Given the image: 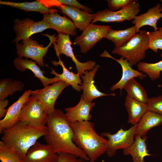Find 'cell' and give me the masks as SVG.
I'll use <instances>...</instances> for the list:
<instances>
[{"instance_id":"cell-12","label":"cell","mask_w":162,"mask_h":162,"mask_svg":"<svg viewBox=\"0 0 162 162\" xmlns=\"http://www.w3.org/2000/svg\"><path fill=\"white\" fill-rule=\"evenodd\" d=\"M14 22L13 29L16 37L13 41V43L27 40L34 34L50 28L46 22L43 20L36 22L27 18L23 20L16 19Z\"/></svg>"},{"instance_id":"cell-20","label":"cell","mask_w":162,"mask_h":162,"mask_svg":"<svg viewBox=\"0 0 162 162\" xmlns=\"http://www.w3.org/2000/svg\"><path fill=\"white\" fill-rule=\"evenodd\" d=\"M35 61L29 60L27 58L24 59L20 57H17L14 61V64L16 68L21 72L25 71L27 69L31 70L42 82L44 87L50 84H52L61 81L58 78L55 76L49 78L44 75V72L36 64Z\"/></svg>"},{"instance_id":"cell-28","label":"cell","mask_w":162,"mask_h":162,"mask_svg":"<svg viewBox=\"0 0 162 162\" xmlns=\"http://www.w3.org/2000/svg\"><path fill=\"white\" fill-rule=\"evenodd\" d=\"M123 89L127 95L140 102L146 103L148 99L146 91L134 78L131 79L124 85Z\"/></svg>"},{"instance_id":"cell-3","label":"cell","mask_w":162,"mask_h":162,"mask_svg":"<svg viewBox=\"0 0 162 162\" xmlns=\"http://www.w3.org/2000/svg\"><path fill=\"white\" fill-rule=\"evenodd\" d=\"M69 123L74 132L73 142L85 153L90 162H95L106 153L108 140L97 134L94 123L89 121Z\"/></svg>"},{"instance_id":"cell-32","label":"cell","mask_w":162,"mask_h":162,"mask_svg":"<svg viewBox=\"0 0 162 162\" xmlns=\"http://www.w3.org/2000/svg\"><path fill=\"white\" fill-rule=\"evenodd\" d=\"M0 160L2 162H23L16 153L1 141H0Z\"/></svg>"},{"instance_id":"cell-6","label":"cell","mask_w":162,"mask_h":162,"mask_svg":"<svg viewBox=\"0 0 162 162\" xmlns=\"http://www.w3.org/2000/svg\"><path fill=\"white\" fill-rule=\"evenodd\" d=\"M47 116L40 102L31 95L23 106L19 122L33 125H45Z\"/></svg>"},{"instance_id":"cell-26","label":"cell","mask_w":162,"mask_h":162,"mask_svg":"<svg viewBox=\"0 0 162 162\" xmlns=\"http://www.w3.org/2000/svg\"><path fill=\"white\" fill-rule=\"evenodd\" d=\"M136 33L134 25L124 30H116L110 28L107 31L105 38L112 41L115 47H120L128 42Z\"/></svg>"},{"instance_id":"cell-24","label":"cell","mask_w":162,"mask_h":162,"mask_svg":"<svg viewBox=\"0 0 162 162\" xmlns=\"http://www.w3.org/2000/svg\"><path fill=\"white\" fill-rule=\"evenodd\" d=\"M162 124V116L148 110L136 124L134 136L143 137L152 128Z\"/></svg>"},{"instance_id":"cell-29","label":"cell","mask_w":162,"mask_h":162,"mask_svg":"<svg viewBox=\"0 0 162 162\" xmlns=\"http://www.w3.org/2000/svg\"><path fill=\"white\" fill-rule=\"evenodd\" d=\"M24 89V85L20 81L8 78L0 80V100L6 99L9 95L12 96L16 91Z\"/></svg>"},{"instance_id":"cell-15","label":"cell","mask_w":162,"mask_h":162,"mask_svg":"<svg viewBox=\"0 0 162 162\" xmlns=\"http://www.w3.org/2000/svg\"><path fill=\"white\" fill-rule=\"evenodd\" d=\"M58 155L49 145L38 142L27 152L23 162H57Z\"/></svg>"},{"instance_id":"cell-33","label":"cell","mask_w":162,"mask_h":162,"mask_svg":"<svg viewBox=\"0 0 162 162\" xmlns=\"http://www.w3.org/2000/svg\"><path fill=\"white\" fill-rule=\"evenodd\" d=\"M146 104L148 110L162 116V95L149 98Z\"/></svg>"},{"instance_id":"cell-19","label":"cell","mask_w":162,"mask_h":162,"mask_svg":"<svg viewBox=\"0 0 162 162\" xmlns=\"http://www.w3.org/2000/svg\"><path fill=\"white\" fill-rule=\"evenodd\" d=\"M58 8L63 13L72 20L76 28L80 31H83L93 20V14L78 8L63 4L60 5Z\"/></svg>"},{"instance_id":"cell-4","label":"cell","mask_w":162,"mask_h":162,"mask_svg":"<svg viewBox=\"0 0 162 162\" xmlns=\"http://www.w3.org/2000/svg\"><path fill=\"white\" fill-rule=\"evenodd\" d=\"M149 32L141 30L128 42L120 47H115L112 51L127 60L132 66L143 60L148 49Z\"/></svg>"},{"instance_id":"cell-22","label":"cell","mask_w":162,"mask_h":162,"mask_svg":"<svg viewBox=\"0 0 162 162\" xmlns=\"http://www.w3.org/2000/svg\"><path fill=\"white\" fill-rule=\"evenodd\" d=\"M124 106L128 114V123L134 126L148 110L146 103L137 101L127 95Z\"/></svg>"},{"instance_id":"cell-27","label":"cell","mask_w":162,"mask_h":162,"mask_svg":"<svg viewBox=\"0 0 162 162\" xmlns=\"http://www.w3.org/2000/svg\"><path fill=\"white\" fill-rule=\"evenodd\" d=\"M1 4L10 6L26 11H32L40 12L43 14L57 12L56 9H51L45 6L39 0L32 2H15L0 1Z\"/></svg>"},{"instance_id":"cell-10","label":"cell","mask_w":162,"mask_h":162,"mask_svg":"<svg viewBox=\"0 0 162 162\" xmlns=\"http://www.w3.org/2000/svg\"><path fill=\"white\" fill-rule=\"evenodd\" d=\"M136 125L132 126L127 130L121 128L116 133L112 134L103 132L100 135L108 138V148L106 154L109 157L114 156L118 150L124 149L130 146L134 140Z\"/></svg>"},{"instance_id":"cell-21","label":"cell","mask_w":162,"mask_h":162,"mask_svg":"<svg viewBox=\"0 0 162 162\" xmlns=\"http://www.w3.org/2000/svg\"><path fill=\"white\" fill-rule=\"evenodd\" d=\"M162 4L160 3L152 8H150L146 13L136 16L132 22L136 28V33H139L140 29L146 26H152L156 31L159 28L157 26L158 20L162 17Z\"/></svg>"},{"instance_id":"cell-16","label":"cell","mask_w":162,"mask_h":162,"mask_svg":"<svg viewBox=\"0 0 162 162\" xmlns=\"http://www.w3.org/2000/svg\"><path fill=\"white\" fill-rule=\"evenodd\" d=\"M42 20L46 22L50 28L56 30L58 34L73 36L77 34L76 28L73 22L60 15L57 11L44 14Z\"/></svg>"},{"instance_id":"cell-5","label":"cell","mask_w":162,"mask_h":162,"mask_svg":"<svg viewBox=\"0 0 162 162\" xmlns=\"http://www.w3.org/2000/svg\"><path fill=\"white\" fill-rule=\"evenodd\" d=\"M47 36L50 40L49 44L45 47L43 44H39L32 37L22 40V44L15 43L18 57H25L29 58L38 63L39 66L44 67L45 64L44 62V57L45 56L49 48L56 40L55 34L50 35L44 34Z\"/></svg>"},{"instance_id":"cell-7","label":"cell","mask_w":162,"mask_h":162,"mask_svg":"<svg viewBox=\"0 0 162 162\" xmlns=\"http://www.w3.org/2000/svg\"><path fill=\"white\" fill-rule=\"evenodd\" d=\"M137 0L130 5L118 11H113L106 8L93 14L91 23L97 21L104 22H122L125 20H134L140 11V5Z\"/></svg>"},{"instance_id":"cell-14","label":"cell","mask_w":162,"mask_h":162,"mask_svg":"<svg viewBox=\"0 0 162 162\" xmlns=\"http://www.w3.org/2000/svg\"><path fill=\"white\" fill-rule=\"evenodd\" d=\"M32 90L25 91L18 99L8 109L5 117L0 121V133L10 128L19 122V117L24 103L29 99Z\"/></svg>"},{"instance_id":"cell-8","label":"cell","mask_w":162,"mask_h":162,"mask_svg":"<svg viewBox=\"0 0 162 162\" xmlns=\"http://www.w3.org/2000/svg\"><path fill=\"white\" fill-rule=\"evenodd\" d=\"M56 38L53 43L56 55L59 58V55L61 54L70 57L74 63L77 73L80 74V77L86 71L91 70L96 66V63L94 61L89 60L82 63L76 59L73 50L69 35L58 34Z\"/></svg>"},{"instance_id":"cell-23","label":"cell","mask_w":162,"mask_h":162,"mask_svg":"<svg viewBox=\"0 0 162 162\" xmlns=\"http://www.w3.org/2000/svg\"><path fill=\"white\" fill-rule=\"evenodd\" d=\"M134 140L132 144L128 147L123 149L124 155H130L132 157L133 162H145L144 158L151 155L148 153L146 142V136L142 137L134 136Z\"/></svg>"},{"instance_id":"cell-1","label":"cell","mask_w":162,"mask_h":162,"mask_svg":"<svg viewBox=\"0 0 162 162\" xmlns=\"http://www.w3.org/2000/svg\"><path fill=\"white\" fill-rule=\"evenodd\" d=\"M46 124L48 131L44 139L55 153H70L86 161L89 160L85 153L73 142V130L61 110L55 109L48 115Z\"/></svg>"},{"instance_id":"cell-2","label":"cell","mask_w":162,"mask_h":162,"mask_svg":"<svg viewBox=\"0 0 162 162\" xmlns=\"http://www.w3.org/2000/svg\"><path fill=\"white\" fill-rule=\"evenodd\" d=\"M48 131L46 125H33L18 122L2 132L1 140L23 160L30 148Z\"/></svg>"},{"instance_id":"cell-25","label":"cell","mask_w":162,"mask_h":162,"mask_svg":"<svg viewBox=\"0 0 162 162\" xmlns=\"http://www.w3.org/2000/svg\"><path fill=\"white\" fill-rule=\"evenodd\" d=\"M58 62L52 61V64L56 66L60 65L62 67L63 72L61 74L56 73L52 68L51 73L58 78L60 80L63 81L69 85H71L72 88L76 91L80 92L82 90L81 86L82 84V80L80 78V74L79 73L75 74L68 70L65 67L63 62L59 58Z\"/></svg>"},{"instance_id":"cell-11","label":"cell","mask_w":162,"mask_h":162,"mask_svg":"<svg viewBox=\"0 0 162 162\" xmlns=\"http://www.w3.org/2000/svg\"><path fill=\"white\" fill-rule=\"evenodd\" d=\"M69 86L63 81L49 85L41 89L32 91L31 95L36 97L40 102L47 115L55 111L56 101L62 91Z\"/></svg>"},{"instance_id":"cell-36","label":"cell","mask_w":162,"mask_h":162,"mask_svg":"<svg viewBox=\"0 0 162 162\" xmlns=\"http://www.w3.org/2000/svg\"><path fill=\"white\" fill-rule=\"evenodd\" d=\"M60 4L66 5L79 8L88 13H92V10L87 7L84 6L76 0H57Z\"/></svg>"},{"instance_id":"cell-35","label":"cell","mask_w":162,"mask_h":162,"mask_svg":"<svg viewBox=\"0 0 162 162\" xmlns=\"http://www.w3.org/2000/svg\"><path fill=\"white\" fill-rule=\"evenodd\" d=\"M57 154V162H86V161L70 153L60 152Z\"/></svg>"},{"instance_id":"cell-37","label":"cell","mask_w":162,"mask_h":162,"mask_svg":"<svg viewBox=\"0 0 162 162\" xmlns=\"http://www.w3.org/2000/svg\"><path fill=\"white\" fill-rule=\"evenodd\" d=\"M9 104L8 100L7 99L0 100V118H4L6 116L8 109L5 108Z\"/></svg>"},{"instance_id":"cell-9","label":"cell","mask_w":162,"mask_h":162,"mask_svg":"<svg viewBox=\"0 0 162 162\" xmlns=\"http://www.w3.org/2000/svg\"><path fill=\"white\" fill-rule=\"evenodd\" d=\"M110 28L108 26L91 23L80 35L76 37L74 44L79 46L81 53H86L98 42L105 38L107 31Z\"/></svg>"},{"instance_id":"cell-18","label":"cell","mask_w":162,"mask_h":162,"mask_svg":"<svg viewBox=\"0 0 162 162\" xmlns=\"http://www.w3.org/2000/svg\"><path fill=\"white\" fill-rule=\"evenodd\" d=\"M95 104V102L85 100L81 95L80 101L76 106L65 109V118L69 123L89 121L92 118L90 112Z\"/></svg>"},{"instance_id":"cell-30","label":"cell","mask_w":162,"mask_h":162,"mask_svg":"<svg viewBox=\"0 0 162 162\" xmlns=\"http://www.w3.org/2000/svg\"><path fill=\"white\" fill-rule=\"evenodd\" d=\"M139 71L148 75L153 81L159 78L162 72V60L155 63L140 62L137 64Z\"/></svg>"},{"instance_id":"cell-34","label":"cell","mask_w":162,"mask_h":162,"mask_svg":"<svg viewBox=\"0 0 162 162\" xmlns=\"http://www.w3.org/2000/svg\"><path fill=\"white\" fill-rule=\"evenodd\" d=\"M136 0H107L108 8L110 10L116 11L128 6Z\"/></svg>"},{"instance_id":"cell-17","label":"cell","mask_w":162,"mask_h":162,"mask_svg":"<svg viewBox=\"0 0 162 162\" xmlns=\"http://www.w3.org/2000/svg\"><path fill=\"white\" fill-rule=\"evenodd\" d=\"M100 67V65H96L91 70L86 71L81 77L83 81L81 86L83 93L81 95L84 100L89 102L99 97L108 95L114 96L116 95L115 93L106 94L102 92L94 85V77Z\"/></svg>"},{"instance_id":"cell-38","label":"cell","mask_w":162,"mask_h":162,"mask_svg":"<svg viewBox=\"0 0 162 162\" xmlns=\"http://www.w3.org/2000/svg\"><path fill=\"white\" fill-rule=\"evenodd\" d=\"M160 1L162 3V0H160Z\"/></svg>"},{"instance_id":"cell-13","label":"cell","mask_w":162,"mask_h":162,"mask_svg":"<svg viewBox=\"0 0 162 162\" xmlns=\"http://www.w3.org/2000/svg\"><path fill=\"white\" fill-rule=\"evenodd\" d=\"M101 57H108L116 61L121 66L122 69V75L121 79L115 84L112 86L110 90L114 91L117 89L120 90L121 95L122 90L126 83L134 77H138L142 79L146 78L147 75L139 71L135 70L132 68V66L126 59L122 57L116 59L113 57L106 51L105 50L100 55Z\"/></svg>"},{"instance_id":"cell-31","label":"cell","mask_w":162,"mask_h":162,"mask_svg":"<svg viewBox=\"0 0 162 162\" xmlns=\"http://www.w3.org/2000/svg\"><path fill=\"white\" fill-rule=\"evenodd\" d=\"M148 49L157 53L158 50L162 51V27L156 31L149 32L148 35ZM162 57V52L160 55Z\"/></svg>"}]
</instances>
